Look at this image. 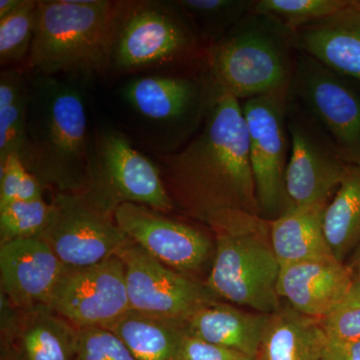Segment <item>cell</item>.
Segmentation results:
<instances>
[{
	"label": "cell",
	"instance_id": "cell-25",
	"mask_svg": "<svg viewBox=\"0 0 360 360\" xmlns=\"http://www.w3.org/2000/svg\"><path fill=\"white\" fill-rule=\"evenodd\" d=\"M30 82L18 70L0 73V161L22 155L26 141Z\"/></svg>",
	"mask_w": 360,
	"mask_h": 360
},
{
	"label": "cell",
	"instance_id": "cell-12",
	"mask_svg": "<svg viewBox=\"0 0 360 360\" xmlns=\"http://www.w3.org/2000/svg\"><path fill=\"white\" fill-rule=\"evenodd\" d=\"M47 309L77 328L110 329L130 310L125 269L117 255L82 269H65Z\"/></svg>",
	"mask_w": 360,
	"mask_h": 360
},
{
	"label": "cell",
	"instance_id": "cell-14",
	"mask_svg": "<svg viewBox=\"0 0 360 360\" xmlns=\"http://www.w3.org/2000/svg\"><path fill=\"white\" fill-rule=\"evenodd\" d=\"M290 153L286 191L295 207L330 201L347 163L307 112L288 98L286 112Z\"/></svg>",
	"mask_w": 360,
	"mask_h": 360
},
{
	"label": "cell",
	"instance_id": "cell-8",
	"mask_svg": "<svg viewBox=\"0 0 360 360\" xmlns=\"http://www.w3.org/2000/svg\"><path fill=\"white\" fill-rule=\"evenodd\" d=\"M360 82L298 52L288 98L314 120L347 165L360 167Z\"/></svg>",
	"mask_w": 360,
	"mask_h": 360
},
{
	"label": "cell",
	"instance_id": "cell-21",
	"mask_svg": "<svg viewBox=\"0 0 360 360\" xmlns=\"http://www.w3.org/2000/svg\"><path fill=\"white\" fill-rule=\"evenodd\" d=\"M328 203L297 206L270 221L272 246L281 266L333 255L324 232Z\"/></svg>",
	"mask_w": 360,
	"mask_h": 360
},
{
	"label": "cell",
	"instance_id": "cell-4",
	"mask_svg": "<svg viewBox=\"0 0 360 360\" xmlns=\"http://www.w3.org/2000/svg\"><path fill=\"white\" fill-rule=\"evenodd\" d=\"M214 233L215 257L205 283L213 295L245 309L271 314L281 305V264L269 220L239 210H222L205 220Z\"/></svg>",
	"mask_w": 360,
	"mask_h": 360
},
{
	"label": "cell",
	"instance_id": "cell-24",
	"mask_svg": "<svg viewBox=\"0 0 360 360\" xmlns=\"http://www.w3.org/2000/svg\"><path fill=\"white\" fill-rule=\"evenodd\" d=\"M324 232L331 252L340 262L360 241V167L348 165L340 187L324 212Z\"/></svg>",
	"mask_w": 360,
	"mask_h": 360
},
{
	"label": "cell",
	"instance_id": "cell-17",
	"mask_svg": "<svg viewBox=\"0 0 360 360\" xmlns=\"http://www.w3.org/2000/svg\"><path fill=\"white\" fill-rule=\"evenodd\" d=\"M354 281L347 262L329 255L281 266L277 291L297 311L323 319L345 300Z\"/></svg>",
	"mask_w": 360,
	"mask_h": 360
},
{
	"label": "cell",
	"instance_id": "cell-16",
	"mask_svg": "<svg viewBox=\"0 0 360 360\" xmlns=\"http://www.w3.org/2000/svg\"><path fill=\"white\" fill-rule=\"evenodd\" d=\"M65 269L40 238L18 239L0 248L2 290L25 309H47Z\"/></svg>",
	"mask_w": 360,
	"mask_h": 360
},
{
	"label": "cell",
	"instance_id": "cell-29",
	"mask_svg": "<svg viewBox=\"0 0 360 360\" xmlns=\"http://www.w3.org/2000/svg\"><path fill=\"white\" fill-rule=\"evenodd\" d=\"M52 205L44 198L18 200L0 207L1 245L18 239L40 238L51 221Z\"/></svg>",
	"mask_w": 360,
	"mask_h": 360
},
{
	"label": "cell",
	"instance_id": "cell-26",
	"mask_svg": "<svg viewBox=\"0 0 360 360\" xmlns=\"http://www.w3.org/2000/svg\"><path fill=\"white\" fill-rule=\"evenodd\" d=\"M202 44H217L253 11L251 0H174L172 1Z\"/></svg>",
	"mask_w": 360,
	"mask_h": 360
},
{
	"label": "cell",
	"instance_id": "cell-3",
	"mask_svg": "<svg viewBox=\"0 0 360 360\" xmlns=\"http://www.w3.org/2000/svg\"><path fill=\"white\" fill-rule=\"evenodd\" d=\"M122 0H39L27 66L34 75L108 73Z\"/></svg>",
	"mask_w": 360,
	"mask_h": 360
},
{
	"label": "cell",
	"instance_id": "cell-36",
	"mask_svg": "<svg viewBox=\"0 0 360 360\" xmlns=\"http://www.w3.org/2000/svg\"><path fill=\"white\" fill-rule=\"evenodd\" d=\"M23 0H1L0 1V20L20 8Z\"/></svg>",
	"mask_w": 360,
	"mask_h": 360
},
{
	"label": "cell",
	"instance_id": "cell-35",
	"mask_svg": "<svg viewBox=\"0 0 360 360\" xmlns=\"http://www.w3.org/2000/svg\"><path fill=\"white\" fill-rule=\"evenodd\" d=\"M347 264L354 274V281H360V241L350 255Z\"/></svg>",
	"mask_w": 360,
	"mask_h": 360
},
{
	"label": "cell",
	"instance_id": "cell-9",
	"mask_svg": "<svg viewBox=\"0 0 360 360\" xmlns=\"http://www.w3.org/2000/svg\"><path fill=\"white\" fill-rule=\"evenodd\" d=\"M288 89L253 97L241 104L248 127L250 160L259 215L278 219L295 208L286 191L290 153Z\"/></svg>",
	"mask_w": 360,
	"mask_h": 360
},
{
	"label": "cell",
	"instance_id": "cell-34",
	"mask_svg": "<svg viewBox=\"0 0 360 360\" xmlns=\"http://www.w3.org/2000/svg\"><path fill=\"white\" fill-rule=\"evenodd\" d=\"M322 360H360V340H328Z\"/></svg>",
	"mask_w": 360,
	"mask_h": 360
},
{
	"label": "cell",
	"instance_id": "cell-10",
	"mask_svg": "<svg viewBox=\"0 0 360 360\" xmlns=\"http://www.w3.org/2000/svg\"><path fill=\"white\" fill-rule=\"evenodd\" d=\"M215 84L210 72L200 77L153 75L131 78L122 99L142 120L184 139L200 129Z\"/></svg>",
	"mask_w": 360,
	"mask_h": 360
},
{
	"label": "cell",
	"instance_id": "cell-19",
	"mask_svg": "<svg viewBox=\"0 0 360 360\" xmlns=\"http://www.w3.org/2000/svg\"><path fill=\"white\" fill-rule=\"evenodd\" d=\"M269 316L214 300L187 319L186 330L194 338L255 359Z\"/></svg>",
	"mask_w": 360,
	"mask_h": 360
},
{
	"label": "cell",
	"instance_id": "cell-20",
	"mask_svg": "<svg viewBox=\"0 0 360 360\" xmlns=\"http://www.w3.org/2000/svg\"><path fill=\"white\" fill-rule=\"evenodd\" d=\"M326 341L322 319L281 302L269 314L255 360H322Z\"/></svg>",
	"mask_w": 360,
	"mask_h": 360
},
{
	"label": "cell",
	"instance_id": "cell-15",
	"mask_svg": "<svg viewBox=\"0 0 360 360\" xmlns=\"http://www.w3.org/2000/svg\"><path fill=\"white\" fill-rule=\"evenodd\" d=\"M113 219L130 240L177 271L200 269L212 252V241L203 232L148 206L123 203Z\"/></svg>",
	"mask_w": 360,
	"mask_h": 360
},
{
	"label": "cell",
	"instance_id": "cell-6",
	"mask_svg": "<svg viewBox=\"0 0 360 360\" xmlns=\"http://www.w3.org/2000/svg\"><path fill=\"white\" fill-rule=\"evenodd\" d=\"M79 195L96 210L113 215L123 203L148 206L160 212L174 208L160 168L142 155L122 132L97 130Z\"/></svg>",
	"mask_w": 360,
	"mask_h": 360
},
{
	"label": "cell",
	"instance_id": "cell-22",
	"mask_svg": "<svg viewBox=\"0 0 360 360\" xmlns=\"http://www.w3.org/2000/svg\"><path fill=\"white\" fill-rule=\"evenodd\" d=\"M108 330L120 338L135 360H176L188 335L184 322L132 309Z\"/></svg>",
	"mask_w": 360,
	"mask_h": 360
},
{
	"label": "cell",
	"instance_id": "cell-2",
	"mask_svg": "<svg viewBox=\"0 0 360 360\" xmlns=\"http://www.w3.org/2000/svg\"><path fill=\"white\" fill-rule=\"evenodd\" d=\"M84 77L34 75L30 80L26 141L20 160L42 186L79 194L90 142Z\"/></svg>",
	"mask_w": 360,
	"mask_h": 360
},
{
	"label": "cell",
	"instance_id": "cell-11",
	"mask_svg": "<svg viewBox=\"0 0 360 360\" xmlns=\"http://www.w3.org/2000/svg\"><path fill=\"white\" fill-rule=\"evenodd\" d=\"M116 255L124 265L130 309L186 323L217 300L205 284L163 264L129 238Z\"/></svg>",
	"mask_w": 360,
	"mask_h": 360
},
{
	"label": "cell",
	"instance_id": "cell-27",
	"mask_svg": "<svg viewBox=\"0 0 360 360\" xmlns=\"http://www.w3.org/2000/svg\"><path fill=\"white\" fill-rule=\"evenodd\" d=\"M39 0H23L20 8L0 20V63L13 65L27 60L34 37Z\"/></svg>",
	"mask_w": 360,
	"mask_h": 360
},
{
	"label": "cell",
	"instance_id": "cell-32",
	"mask_svg": "<svg viewBox=\"0 0 360 360\" xmlns=\"http://www.w3.org/2000/svg\"><path fill=\"white\" fill-rule=\"evenodd\" d=\"M75 360H135L117 336L105 328H79Z\"/></svg>",
	"mask_w": 360,
	"mask_h": 360
},
{
	"label": "cell",
	"instance_id": "cell-33",
	"mask_svg": "<svg viewBox=\"0 0 360 360\" xmlns=\"http://www.w3.org/2000/svg\"><path fill=\"white\" fill-rule=\"evenodd\" d=\"M176 360H255L229 348L212 345L187 335Z\"/></svg>",
	"mask_w": 360,
	"mask_h": 360
},
{
	"label": "cell",
	"instance_id": "cell-7",
	"mask_svg": "<svg viewBox=\"0 0 360 360\" xmlns=\"http://www.w3.org/2000/svg\"><path fill=\"white\" fill-rule=\"evenodd\" d=\"M201 40L172 1L122 0L108 72L134 73L195 58Z\"/></svg>",
	"mask_w": 360,
	"mask_h": 360
},
{
	"label": "cell",
	"instance_id": "cell-5",
	"mask_svg": "<svg viewBox=\"0 0 360 360\" xmlns=\"http://www.w3.org/2000/svg\"><path fill=\"white\" fill-rule=\"evenodd\" d=\"M295 32L251 11L207 49L213 82L238 101L288 89L298 54Z\"/></svg>",
	"mask_w": 360,
	"mask_h": 360
},
{
	"label": "cell",
	"instance_id": "cell-30",
	"mask_svg": "<svg viewBox=\"0 0 360 360\" xmlns=\"http://www.w3.org/2000/svg\"><path fill=\"white\" fill-rule=\"evenodd\" d=\"M44 186L27 169L20 155L11 153L0 161V207L18 200L42 198Z\"/></svg>",
	"mask_w": 360,
	"mask_h": 360
},
{
	"label": "cell",
	"instance_id": "cell-18",
	"mask_svg": "<svg viewBox=\"0 0 360 360\" xmlns=\"http://www.w3.org/2000/svg\"><path fill=\"white\" fill-rule=\"evenodd\" d=\"M297 51L360 82V1L295 32Z\"/></svg>",
	"mask_w": 360,
	"mask_h": 360
},
{
	"label": "cell",
	"instance_id": "cell-31",
	"mask_svg": "<svg viewBox=\"0 0 360 360\" xmlns=\"http://www.w3.org/2000/svg\"><path fill=\"white\" fill-rule=\"evenodd\" d=\"M322 326L329 340H360V281H354L345 300L322 319Z\"/></svg>",
	"mask_w": 360,
	"mask_h": 360
},
{
	"label": "cell",
	"instance_id": "cell-28",
	"mask_svg": "<svg viewBox=\"0 0 360 360\" xmlns=\"http://www.w3.org/2000/svg\"><path fill=\"white\" fill-rule=\"evenodd\" d=\"M352 0H257L253 11L281 21L292 32L333 15Z\"/></svg>",
	"mask_w": 360,
	"mask_h": 360
},
{
	"label": "cell",
	"instance_id": "cell-23",
	"mask_svg": "<svg viewBox=\"0 0 360 360\" xmlns=\"http://www.w3.org/2000/svg\"><path fill=\"white\" fill-rule=\"evenodd\" d=\"M79 335V328L51 310H33L14 352L20 360H75Z\"/></svg>",
	"mask_w": 360,
	"mask_h": 360
},
{
	"label": "cell",
	"instance_id": "cell-1",
	"mask_svg": "<svg viewBox=\"0 0 360 360\" xmlns=\"http://www.w3.org/2000/svg\"><path fill=\"white\" fill-rule=\"evenodd\" d=\"M158 158L174 198L194 217L206 220L222 210L259 215L243 106L219 85L193 141Z\"/></svg>",
	"mask_w": 360,
	"mask_h": 360
},
{
	"label": "cell",
	"instance_id": "cell-13",
	"mask_svg": "<svg viewBox=\"0 0 360 360\" xmlns=\"http://www.w3.org/2000/svg\"><path fill=\"white\" fill-rule=\"evenodd\" d=\"M51 221L41 234L66 269H82L116 255L129 239L113 215L101 212L79 194L54 198Z\"/></svg>",
	"mask_w": 360,
	"mask_h": 360
}]
</instances>
